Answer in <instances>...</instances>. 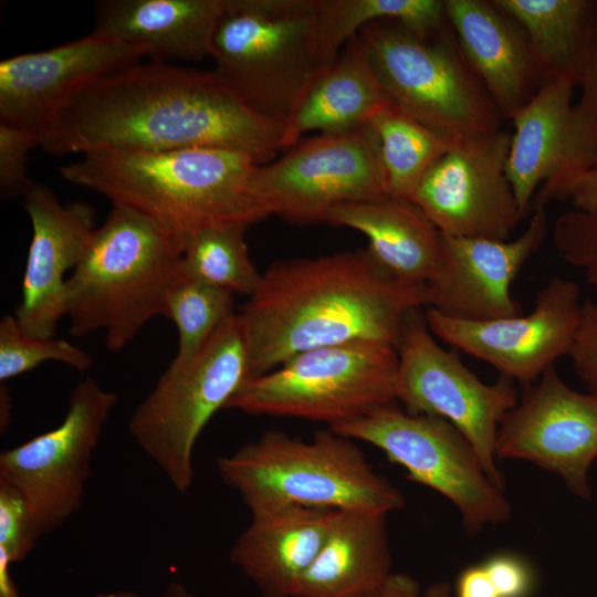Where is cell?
Listing matches in <instances>:
<instances>
[{
	"mask_svg": "<svg viewBox=\"0 0 597 597\" xmlns=\"http://www.w3.org/2000/svg\"><path fill=\"white\" fill-rule=\"evenodd\" d=\"M285 128L247 105L214 70L148 61L69 96L41 147L53 155L219 148L263 165L284 149Z\"/></svg>",
	"mask_w": 597,
	"mask_h": 597,
	"instance_id": "6da1fadb",
	"label": "cell"
},
{
	"mask_svg": "<svg viewBox=\"0 0 597 597\" xmlns=\"http://www.w3.org/2000/svg\"><path fill=\"white\" fill-rule=\"evenodd\" d=\"M428 306L427 285L396 281L367 249L275 262L238 314L250 378L316 348L397 346L408 314Z\"/></svg>",
	"mask_w": 597,
	"mask_h": 597,
	"instance_id": "7a4b0ae2",
	"label": "cell"
},
{
	"mask_svg": "<svg viewBox=\"0 0 597 597\" xmlns=\"http://www.w3.org/2000/svg\"><path fill=\"white\" fill-rule=\"evenodd\" d=\"M253 158L219 148L92 153L61 166L70 184L154 221L182 244L210 228L250 226L271 216L255 187Z\"/></svg>",
	"mask_w": 597,
	"mask_h": 597,
	"instance_id": "3957f363",
	"label": "cell"
},
{
	"mask_svg": "<svg viewBox=\"0 0 597 597\" xmlns=\"http://www.w3.org/2000/svg\"><path fill=\"white\" fill-rule=\"evenodd\" d=\"M182 249L150 219L112 205L67 279L71 335L103 331L108 350L121 352L148 322L166 316L169 294L184 279Z\"/></svg>",
	"mask_w": 597,
	"mask_h": 597,
	"instance_id": "277c9868",
	"label": "cell"
},
{
	"mask_svg": "<svg viewBox=\"0 0 597 597\" xmlns=\"http://www.w3.org/2000/svg\"><path fill=\"white\" fill-rule=\"evenodd\" d=\"M216 463L220 479L250 512L298 505L388 514L405 504L355 440L329 428L307 440L270 430Z\"/></svg>",
	"mask_w": 597,
	"mask_h": 597,
	"instance_id": "5b68a950",
	"label": "cell"
},
{
	"mask_svg": "<svg viewBox=\"0 0 597 597\" xmlns=\"http://www.w3.org/2000/svg\"><path fill=\"white\" fill-rule=\"evenodd\" d=\"M316 0H228L212 42L214 72L256 113L287 123L326 65Z\"/></svg>",
	"mask_w": 597,
	"mask_h": 597,
	"instance_id": "8992f818",
	"label": "cell"
},
{
	"mask_svg": "<svg viewBox=\"0 0 597 597\" xmlns=\"http://www.w3.org/2000/svg\"><path fill=\"white\" fill-rule=\"evenodd\" d=\"M397 346L360 341L297 354L247 379L226 409L343 423L398 401Z\"/></svg>",
	"mask_w": 597,
	"mask_h": 597,
	"instance_id": "52a82bcc",
	"label": "cell"
},
{
	"mask_svg": "<svg viewBox=\"0 0 597 597\" xmlns=\"http://www.w3.org/2000/svg\"><path fill=\"white\" fill-rule=\"evenodd\" d=\"M390 102L428 127L462 139L501 129L502 116L464 59L441 33L421 36L394 21L358 33Z\"/></svg>",
	"mask_w": 597,
	"mask_h": 597,
	"instance_id": "ba28073f",
	"label": "cell"
},
{
	"mask_svg": "<svg viewBox=\"0 0 597 597\" xmlns=\"http://www.w3.org/2000/svg\"><path fill=\"white\" fill-rule=\"evenodd\" d=\"M249 378L247 347L235 314L193 362L170 363L133 411L130 436L177 492L185 493L193 484V450L200 433Z\"/></svg>",
	"mask_w": 597,
	"mask_h": 597,
	"instance_id": "9c48e42d",
	"label": "cell"
},
{
	"mask_svg": "<svg viewBox=\"0 0 597 597\" xmlns=\"http://www.w3.org/2000/svg\"><path fill=\"white\" fill-rule=\"evenodd\" d=\"M327 428L373 444L404 467L410 480L446 496L461 513L468 532L511 516L503 489L488 476L469 440L443 418L415 415L391 402Z\"/></svg>",
	"mask_w": 597,
	"mask_h": 597,
	"instance_id": "30bf717a",
	"label": "cell"
},
{
	"mask_svg": "<svg viewBox=\"0 0 597 597\" xmlns=\"http://www.w3.org/2000/svg\"><path fill=\"white\" fill-rule=\"evenodd\" d=\"M398 352V401L415 415L452 423L474 448L485 473L503 489L496 465V438L505 415L517 404L514 381L480 380L454 350L442 348L416 310L405 320Z\"/></svg>",
	"mask_w": 597,
	"mask_h": 597,
	"instance_id": "8fae6325",
	"label": "cell"
},
{
	"mask_svg": "<svg viewBox=\"0 0 597 597\" xmlns=\"http://www.w3.org/2000/svg\"><path fill=\"white\" fill-rule=\"evenodd\" d=\"M117 401L87 377L73 388L59 426L0 453V480L24 499L39 540L80 510L93 452Z\"/></svg>",
	"mask_w": 597,
	"mask_h": 597,
	"instance_id": "7c38bea8",
	"label": "cell"
},
{
	"mask_svg": "<svg viewBox=\"0 0 597 597\" xmlns=\"http://www.w3.org/2000/svg\"><path fill=\"white\" fill-rule=\"evenodd\" d=\"M254 180L270 213L295 224L327 222L338 206L390 196L369 125L297 142L258 165Z\"/></svg>",
	"mask_w": 597,
	"mask_h": 597,
	"instance_id": "4fadbf2b",
	"label": "cell"
},
{
	"mask_svg": "<svg viewBox=\"0 0 597 597\" xmlns=\"http://www.w3.org/2000/svg\"><path fill=\"white\" fill-rule=\"evenodd\" d=\"M511 135L458 139L410 198L443 235L505 241L523 219L506 176Z\"/></svg>",
	"mask_w": 597,
	"mask_h": 597,
	"instance_id": "5bb4252c",
	"label": "cell"
},
{
	"mask_svg": "<svg viewBox=\"0 0 597 597\" xmlns=\"http://www.w3.org/2000/svg\"><path fill=\"white\" fill-rule=\"evenodd\" d=\"M582 303L575 282L554 276L538 291L526 315L473 322L428 308L425 317L434 337L490 364L524 389L561 357L568 356Z\"/></svg>",
	"mask_w": 597,
	"mask_h": 597,
	"instance_id": "9a60e30c",
	"label": "cell"
},
{
	"mask_svg": "<svg viewBox=\"0 0 597 597\" xmlns=\"http://www.w3.org/2000/svg\"><path fill=\"white\" fill-rule=\"evenodd\" d=\"M496 457L533 462L561 476L576 496L589 499L588 470L597 458V395L570 388L555 366L547 368L503 418Z\"/></svg>",
	"mask_w": 597,
	"mask_h": 597,
	"instance_id": "2e32d148",
	"label": "cell"
},
{
	"mask_svg": "<svg viewBox=\"0 0 597 597\" xmlns=\"http://www.w3.org/2000/svg\"><path fill=\"white\" fill-rule=\"evenodd\" d=\"M547 233L545 208H535L526 229L510 241L442 234L441 260L427 285L428 308L473 322L521 314L512 284Z\"/></svg>",
	"mask_w": 597,
	"mask_h": 597,
	"instance_id": "e0dca14e",
	"label": "cell"
},
{
	"mask_svg": "<svg viewBox=\"0 0 597 597\" xmlns=\"http://www.w3.org/2000/svg\"><path fill=\"white\" fill-rule=\"evenodd\" d=\"M143 56L115 38L88 35L0 62V123L41 138L56 109L83 86L140 62Z\"/></svg>",
	"mask_w": 597,
	"mask_h": 597,
	"instance_id": "ac0fdd59",
	"label": "cell"
},
{
	"mask_svg": "<svg viewBox=\"0 0 597 597\" xmlns=\"http://www.w3.org/2000/svg\"><path fill=\"white\" fill-rule=\"evenodd\" d=\"M32 235L14 316L33 337H53L65 317V273L84 256L95 227L94 209L82 201L63 205L46 186L34 184L23 196Z\"/></svg>",
	"mask_w": 597,
	"mask_h": 597,
	"instance_id": "d6986e66",
	"label": "cell"
},
{
	"mask_svg": "<svg viewBox=\"0 0 597 597\" xmlns=\"http://www.w3.org/2000/svg\"><path fill=\"white\" fill-rule=\"evenodd\" d=\"M460 50L503 119L512 117L542 85L521 27L492 1L444 0Z\"/></svg>",
	"mask_w": 597,
	"mask_h": 597,
	"instance_id": "ffe728a7",
	"label": "cell"
},
{
	"mask_svg": "<svg viewBox=\"0 0 597 597\" xmlns=\"http://www.w3.org/2000/svg\"><path fill=\"white\" fill-rule=\"evenodd\" d=\"M335 511L287 505L250 512L249 525L230 548V561L262 597H294Z\"/></svg>",
	"mask_w": 597,
	"mask_h": 597,
	"instance_id": "44dd1931",
	"label": "cell"
},
{
	"mask_svg": "<svg viewBox=\"0 0 597 597\" xmlns=\"http://www.w3.org/2000/svg\"><path fill=\"white\" fill-rule=\"evenodd\" d=\"M228 0H103L95 32L115 38L150 61H200L211 56Z\"/></svg>",
	"mask_w": 597,
	"mask_h": 597,
	"instance_id": "7402d4cb",
	"label": "cell"
},
{
	"mask_svg": "<svg viewBox=\"0 0 597 597\" xmlns=\"http://www.w3.org/2000/svg\"><path fill=\"white\" fill-rule=\"evenodd\" d=\"M327 223L363 233L375 262L407 285H428L442 255V234L412 201L394 196L334 208Z\"/></svg>",
	"mask_w": 597,
	"mask_h": 597,
	"instance_id": "603a6c76",
	"label": "cell"
},
{
	"mask_svg": "<svg viewBox=\"0 0 597 597\" xmlns=\"http://www.w3.org/2000/svg\"><path fill=\"white\" fill-rule=\"evenodd\" d=\"M387 515L335 511L294 597H371L392 574Z\"/></svg>",
	"mask_w": 597,
	"mask_h": 597,
	"instance_id": "cb8c5ba5",
	"label": "cell"
},
{
	"mask_svg": "<svg viewBox=\"0 0 597 597\" xmlns=\"http://www.w3.org/2000/svg\"><path fill=\"white\" fill-rule=\"evenodd\" d=\"M388 102L357 34L322 70L286 123L284 148L310 132L335 134L368 125Z\"/></svg>",
	"mask_w": 597,
	"mask_h": 597,
	"instance_id": "d4e9b609",
	"label": "cell"
},
{
	"mask_svg": "<svg viewBox=\"0 0 597 597\" xmlns=\"http://www.w3.org/2000/svg\"><path fill=\"white\" fill-rule=\"evenodd\" d=\"M574 84L565 80L542 83L513 117L506 176L524 218L537 189L557 172L566 148Z\"/></svg>",
	"mask_w": 597,
	"mask_h": 597,
	"instance_id": "484cf974",
	"label": "cell"
},
{
	"mask_svg": "<svg viewBox=\"0 0 597 597\" xmlns=\"http://www.w3.org/2000/svg\"><path fill=\"white\" fill-rule=\"evenodd\" d=\"M523 30L542 83L582 84L595 40V2L494 0Z\"/></svg>",
	"mask_w": 597,
	"mask_h": 597,
	"instance_id": "4316f807",
	"label": "cell"
},
{
	"mask_svg": "<svg viewBox=\"0 0 597 597\" xmlns=\"http://www.w3.org/2000/svg\"><path fill=\"white\" fill-rule=\"evenodd\" d=\"M394 21L421 36L441 33L444 0H316L315 33L321 61L329 65L367 24Z\"/></svg>",
	"mask_w": 597,
	"mask_h": 597,
	"instance_id": "83f0119b",
	"label": "cell"
},
{
	"mask_svg": "<svg viewBox=\"0 0 597 597\" xmlns=\"http://www.w3.org/2000/svg\"><path fill=\"white\" fill-rule=\"evenodd\" d=\"M389 195L410 200L432 166L457 142L420 123L392 102L370 119Z\"/></svg>",
	"mask_w": 597,
	"mask_h": 597,
	"instance_id": "f1b7e54d",
	"label": "cell"
},
{
	"mask_svg": "<svg viewBox=\"0 0 597 597\" xmlns=\"http://www.w3.org/2000/svg\"><path fill=\"white\" fill-rule=\"evenodd\" d=\"M244 227L202 230L184 244L181 272L185 279L203 282L248 297L260 284L262 273L251 260Z\"/></svg>",
	"mask_w": 597,
	"mask_h": 597,
	"instance_id": "f546056e",
	"label": "cell"
},
{
	"mask_svg": "<svg viewBox=\"0 0 597 597\" xmlns=\"http://www.w3.org/2000/svg\"><path fill=\"white\" fill-rule=\"evenodd\" d=\"M237 313L233 294L213 285L182 279L170 292L166 316L177 328L172 364L193 362L217 332Z\"/></svg>",
	"mask_w": 597,
	"mask_h": 597,
	"instance_id": "4dcf8cb0",
	"label": "cell"
},
{
	"mask_svg": "<svg viewBox=\"0 0 597 597\" xmlns=\"http://www.w3.org/2000/svg\"><path fill=\"white\" fill-rule=\"evenodd\" d=\"M45 362H60L78 371L93 363L81 347L64 339L33 337L14 315H4L0 321V380L18 377Z\"/></svg>",
	"mask_w": 597,
	"mask_h": 597,
	"instance_id": "1f68e13d",
	"label": "cell"
},
{
	"mask_svg": "<svg viewBox=\"0 0 597 597\" xmlns=\"http://www.w3.org/2000/svg\"><path fill=\"white\" fill-rule=\"evenodd\" d=\"M559 256L582 270L590 285L597 287V209H572L561 214L552 230Z\"/></svg>",
	"mask_w": 597,
	"mask_h": 597,
	"instance_id": "d6a6232c",
	"label": "cell"
},
{
	"mask_svg": "<svg viewBox=\"0 0 597 597\" xmlns=\"http://www.w3.org/2000/svg\"><path fill=\"white\" fill-rule=\"evenodd\" d=\"M38 541L24 499L12 485L0 480V551L13 564L22 561Z\"/></svg>",
	"mask_w": 597,
	"mask_h": 597,
	"instance_id": "836d02e7",
	"label": "cell"
},
{
	"mask_svg": "<svg viewBox=\"0 0 597 597\" xmlns=\"http://www.w3.org/2000/svg\"><path fill=\"white\" fill-rule=\"evenodd\" d=\"M41 147V138L28 130L0 123V191L2 197L24 196L33 182L28 177L27 157Z\"/></svg>",
	"mask_w": 597,
	"mask_h": 597,
	"instance_id": "e575fe53",
	"label": "cell"
},
{
	"mask_svg": "<svg viewBox=\"0 0 597 597\" xmlns=\"http://www.w3.org/2000/svg\"><path fill=\"white\" fill-rule=\"evenodd\" d=\"M573 368L589 392L597 395V303H582L580 321L568 354Z\"/></svg>",
	"mask_w": 597,
	"mask_h": 597,
	"instance_id": "d590c367",
	"label": "cell"
},
{
	"mask_svg": "<svg viewBox=\"0 0 597 597\" xmlns=\"http://www.w3.org/2000/svg\"><path fill=\"white\" fill-rule=\"evenodd\" d=\"M484 566L499 597H528L533 588V574L528 565L511 554L494 555Z\"/></svg>",
	"mask_w": 597,
	"mask_h": 597,
	"instance_id": "8d00e7d4",
	"label": "cell"
},
{
	"mask_svg": "<svg viewBox=\"0 0 597 597\" xmlns=\"http://www.w3.org/2000/svg\"><path fill=\"white\" fill-rule=\"evenodd\" d=\"M595 2V40L582 85L583 93L572 108L573 125L584 135L597 139V1Z\"/></svg>",
	"mask_w": 597,
	"mask_h": 597,
	"instance_id": "74e56055",
	"label": "cell"
},
{
	"mask_svg": "<svg viewBox=\"0 0 597 597\" xmlns=\"http://www.w3.org/2000/svg\"><path fill=\"white\" fill-rule=\"evenodd\" d=\"M451 586L439 582L421 590L417 580L404 573H392L371 597H451Z\"/></svg>",
	"mask_w": 597,
	"mask_h": 597,
	"instance_id": "f35d334b",
	"label": "cell"
},
{
	"mask_svg": "<svg viewBox=\"0 0 597 597\" xmlns=\"http://www.w3.org/2000/svg\"><path fill=\"white\" fill-rule=\"evenodd\" d=\"M454 590L455 597H499L484 564L464 568L457 579Z\"/></svg>",
	"mask_w": 597,
	"mask_h": 597,
	"instance_id": "ab89813d",
	"label": "cell"
},
{
	"mask_svg": "<svg viewBox=\"0 0 597 597\" xmlns=\"http://www.w3.org/2000/svg\"><path fill=\"white\" fill-rule=\"evenodd\" d=\"M564 200L570 201L574 209H597V161L569 185Z\"/></svg>",
	"mask_w": 597,
	"mask_h": 597,
	"instance_id": "60d3db41",
	"label": "cell"
},
{
	"mask_svg": "<svg viewBox=\"0 0 597 597\" xmlns=\"http://www.w3.org/2000/svg\"><path fill=\"white\" fill-rule=\"evenodd\" d=\"M93 597H143L139 594L130 590H114L106 593H97ZM160 597H196L185 585L178 582H171Z\"/></svg>",
	"mask_w": 597,
	"mask_h": 597,
	"instance_id": "b9f144b4",
	"label": "cell"
},
{
	"mask_svg": "<svg viewBox=\"0 0 597 597\" xmlns=\"http://www.w3.org/2000/svg\"><path fill=\"white\" fill-rule=\"evenodd\" d=\"M11 561L0 551V597H20L10 574Z\"/></svg>",
	"mask_w": 597,
	"mask_h": 597,
	"instance_id": "7bdbcfd3",
	"label": "cell"
}]
</instances>
